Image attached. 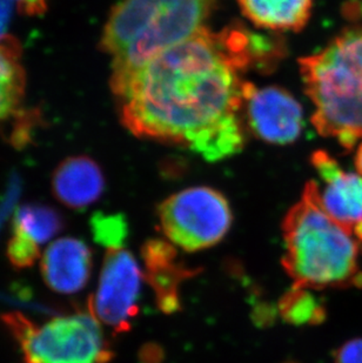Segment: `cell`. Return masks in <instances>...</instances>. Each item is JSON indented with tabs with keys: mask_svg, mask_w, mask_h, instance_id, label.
I'll return each instance as SVG.
<instances>
[{
	"mask_svg": "<svg viewBox=\"0 0 362 363\" xmlns=\"http://www.w3.org/2000/svg\"><path fill=\"white\" fill-rule=\"evenodd\" d=\"M263 58V38L241 28H202L118 79L120 121L141 139L187 148L209 162L243 150L245 71Z\"/></svg>",
	"mask_w": 362,
	"mask_h": 363,
	"instance_id": "cell-1",
	"label": "cell"
},
{
	"mask_svg": "<svg viewBox=\"0 0 362 363\" xmlns=\"http://www.w3.org/2000/svg\"><path fill=\"white\" fill-rule=\"evenodd\" d=\"M283 234V264L294 284L309 289L362 287L360 241L322 208L318 182L306 184L300 201L285 216Z\"/></svg>",
	"mask_w": 362,
	"mask_h": 363,
	"instance_id": "cell-2",
	"label": "cell"
},
{
	"mask_svg": "<svg viewBox=\"0 0 362 363\" xmlns=\"http://www.w3.org/2000/svg\"><path fill=\"white\" fill-rule=\"evenodd\" d=\"M220 0H120L104 28L100 48L112 55L118 79L205 28Z\"/></svg>",
	"mask_w": 362,
	"mask_h": 363,
	"instance_id": "cell-3",
	"label": "cell"
},
{
	"mask_svg": "<svg viewBox=\"0 0 362 363\" xmlns=\"http://www.w3.org/2000/svg\"><path fill=\"white\" fill-rule=\"evenodd\" d=\"M305 91L322 137L349 151L362 139V24L344 28L314 55L299 59Z\"/></svg>",
	"mask_w": 362,
	"mask_h": 363,
	"instance_id": "cell-4",
	"label": "cell"
},
{
	"mask_svg": "<svg viewBox=\"0 0 362 363\" xmlns=\"http://www.w3.org/2000/svg\"><path fill=\"white\" fill-rule=\"evenodd\" d=\"M1 321L17 341L23 363H109L114 357L99 321L89 312L43 325L11 312L3 314Z\"/></svg>",
	"mask_w": 362,
	"mask_h": 363,
	"instance_id": "cell-5",
	"label": "cell"
},
{
	"mask_svg": "<svg viewBox=\"0 0 362 363\" xmlns=\"http://www.w3.org/2000/svg\"><path fill=\"white\" fill-rule=\"evenodd\" d=\"M158 219L165 237L186 252L213 247L232 225V211L221 193L211 187H190L161 202Z\"/></svg>",
	"mask_w": 362,
	"mask_h": 363,
	"instance_id": "cell-6",
	"label": "cell"
},
{
	"mask_svg": "<svg viewBox=\"0 0 362 363\" xmlns=\"http://www.w3.org/2000/svg\"><path fill=\"white\" fill-rule=\"evenodd\" d=\"M143 274L128 250H107L99 284L89 301V312L116 334L132 328L139 313Z\"/></svg>",
	"mask_w": 362,
	"mask_h": 363,
	"instance_id": "cell-7",
	"label": "cell"
},
{
	"mask_svg": "<svg viewBox=\"0 0 362 363\" xmlns=\"http://www.w3.org/2000/svg\"><path fill=\"white\" fill-rule=\"evenodd\" d=\"M243 118L251 132L270 144L287 145L302 130V107L286 89L278 86L258 89L247 82L243 89Z\"/></svg>",
	"mask_w": 362,
	"mask_h": 363,
	"instance_id": "cell-8",
	"label": "cell"
},
{
	"mask_svg": "<svg viewBox=\"0 0 362 363\" xmlns=\"http://www.w3.org/2000/svg\"><path fill=\"white\" fill-rule=\"evenodd\" d=\"M311 162L324 182L322 189L318 184V200L322 208L362 242L361 177L344 171L325 151L314 152Z\"/></svg>",
	"mask_w": 362,
	"mask_h": 363,
	"instance_id": "cell-9",
	"label": "cell"
},
{
	"mask_svg": "<svg viewBox=\"0 0 362 363\" xmlns=\"http://www.w3.org/2000/svg\"><path fill=\"white\" fill-rule=\"evenodd\" d=\"M141 257L144 261V277L153 289L158 307L168 314L177 312L181 306V284L198 272L179 260L173 243L159 239L145 242Z\"/></svg>",
	"mask_w": 362,
	"mask_h": 363,
	"instance_id": "cell-10",
	"label": "cell"
},
{
	"mask_svg": "<svg viewBox=\"0 0 362 363\" xmlns=\"http://www.w3.org/2000/svg\"><path fill=\"white\" fill-rule=\"evenodd\" d=\"M40 267L44 281L52 291L73 294L89 281L92 253L84 241L62 238L45 250Z\"/></svg>",
	"mask_w": 362,
	"mask_h": 363,
	"instance_id": "cell-11",
	"label": "cell"
},
{
	"mask_svg": "<svg viewBox=\"0 0 362 363\" xmlns=\"http://www.w3.org/2000/svg\"><path fill=\"white\" fill-rule=\"evenodd\" d=\"M105 189L103 172L89 157H71L52 177V192L62 205L84 209L99 199Z\"/></svg>",
	"mask_w": 362,
	"mask_h": 363,
	"instance_id": "cell-12",
	"label": "cell"
},
{
	"mask_svg": "<svg viewBox=\"0 0 362 363\" xmlns=\"http://www.w3.org/2000/svg\"><path fill=\"white\" fill-rule=\"evenodd\" d=\"M256 26L275 32H299L311 18L313 0H238Z\"/></svg>",
	"mask_w": 362,
	"mask_h": 363,
	"instance_id": "cell-13",
	"label": "cell"
},
{
	"mask_svg": "<svg viewBox=\"0 0 362 363\" xmlns=\"http://www.w3.org/2000/svg\"><path fill=\"white\" fill-rule=\"evenodd\" d=\"M21 46L7 37L0 41V121L17 110L25 89V73L21 65Z\"/></svg>",
	"mask_w": 362,
	"mask_h": 363,
	"instance_id": "cell-14",
	"label": "cell"
},
{
	"mask_svg": "<svg viewBox=\"0 0 362 363\" xmlns=\"http://www.w3.org/2000/svg\"><path fill=\"white\" fill-rule=\"evenodd\" d=\"M62 228V216L55 209L43 205H24L13 216V235L40 246Z\"/></svg>",
	"mask_w": 362,
	"mask_h": 363,
	"instance_id": "cell-15",
	"label": "cell"
},
{
	"mask_svg": "<svg viewBox=\"0 0 362 363\" xmlns=\"http://www.w3.org/2000/svg\"><path fill=\"white\" fill-rule=\"evenodd\" d=\"M309 288L293 284L279 301L281 318L293 325H315L324 323L326 309Z\"/></svg>",
	"mask_w": 362,
	"mask_h": 363,
	"instance_id": "cell-16",
	"label": "cell"
},
{
	"mask_svg": "<svg viewBox=\"0 0 362 363\" xmlns=\"http://www.w3.org/2000/svg\"><path fill=\"white\" fill-rule=\"evenodd\" d=\"M91 230L96 242L107 250L124 248L128 235L126 219L119 214L96 213L91 219Z\"/></svg>",
	"mask_w": 362,
	"mask_h": 363,
	"instance_id": "cell-17",
	"label": "cell"
},
{
	"mask_svg": "<svg viewBox=\"0 0 362 363\" xmlns=\"http://www.w3.org/2000/svg\"><path fill=\"white\" fill-rule=\"evenodd\" d=\"M39 257H40L39 246L12 234L7 245V257L14 267H30L35 264Z\"/></svg>",
	"mask_w": 362,
	"mask_h": 363,
	"instance_id": "cell-18",
	"label": "cell"
},
{
	"mask_svg": "<svg viewBox=\"0 0 362 363\" xmlns=\"http://www.w3.org/2000/svg\"><path fill=\"white\" fill-rule=\"evenodd\" d=\"M335 363H362V339L342 345L335 353Z\"/></svg>",
	"mask_w": 362,
	"mask_h": 363,
	"instance_id": "cell-19",
	"label": "cell"
},
{
	"mask_svg": "<svg viewBox=\"0 0 362 363\" xmlns=\"http://www.w3.org/2000/svg\"><path fill=\"white\" fill-rule=\"evenodd\" d=\"M14 1H17L19 9L28 16H40L48 9V0H14Z\"/></svg>",
	"mask_w": 362,
	"mask_h": 363,
	"instance_id": "cell-20",
	"label": "cell"
},
{
	"mask_svg": "<svg viewBox=\"0 0 362 363\" xmlns=\"http://www.w3.org/2000/svg\"><path fill=\"white\" fill-rule=\"evenodd\" d=\"M12 16V3L10 0H0V41L7 38L6 32Z\"/></svg>",
	"mask_w": 362,
	"mask_h": 363,
	"instance_id": "cell-21",
	"label": "cell"
},
{
	"mask_svg": "<svg viewBox=\"0 0 362 363\" xmlns=\"http://www.w3.org/2000/svg\"><path fill=\"white\" fill-rule=\"evenodd\" d=\"M356 169H358V172H359L362 177V144L360 145L359 150L356 152Z\"/></svg>",
	"mask_w": 362,
	"mask_h": 363,
	"instance_id": "cell-22",
	"label": "cell"
}]
</instances>
